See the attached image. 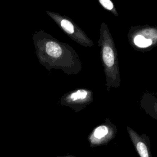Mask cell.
I'll return each mask as SVG.
<instances>
[{
	"mask_svg": "<svg viewBox=\"0 0 157 157\" xmlns=\"http://www.w3.org/2000/svg\"><path fill=\"white\" fill-rule=\"evenodd\" d=\"M98 42L101 48L102 62L106 76V85L109 88L117 87L120 83L117 51L112 35L105 23L101 24Z\"/></svg>",
	"mask_w": 157,
	"mask_h": 157,
	"instance_id": "obj_2",
	"label": "cell"
},
{
	"mask_svg": "<svg viewBox=\"0 0 157 157\" xmlns=\"http://www.w3.org/2000/svg\"><path fill=\"white\" fill-rule=\"evenodd\" d=\"M156 30L152 28H144L133 37V44L139 48H147L156 43Z\"/></svg>",
	"mask_w": 157,
	"mask_h": 157,
	"instance_id": "obj_6",
	"label": "cell"
},
{
	"mask_svg": "<svg viewBox=\"0 0 157 157\" xmlns=\"http://www.w3.org/2000/svg\"><path fill=\"white\" fill-rule=\"evenodd\" d=\"M47 13L58 25H59L63 30L77 43L85 47H92L93 45V41L86 35L84 31L69 19L55 12L47 11Z\"/></svg>",
	"mask_w": 157,
	"mask_h": 157,
	"instance_id": "obj_3",
	"label": "cell"
},
{
	"mask_svg": "<svg viewBox=\"0 0 157 157\" xmlns=\"http://www.w3.org/2000/svg\"><path fill=\"white\" fill-rule=\"evenodd\" d=\"M56 157H76V156H71V155H65V156H56Z\"/></svg>",
	"mask_w": 157,
	"mask_h": 157,
	"instance_id": "obj_9",
	"label": "cell"
},
{
	"mask_svg": "<svg viewBox=\"0 0 157 157\" xmlns=\"http://www.w3.org/2000/svg\"><path fill=\"white\" fill-rule=\"evenodd\" d=\"M127 131L140 157H152L150 151L149 143L147 142V138H145L143 136L139 135L130 127H127Z\"/></svg>",
	"mask_w": 157,
	"mask_h": 157,
	"instance_id": "obj_7",
	"label": "cell"
},
{
	"mask_svg": "<svg viewBox=\"0 0 157 157\" xmlns=\"http://www.w3.org/2000/svg\"><path fill=\"white\" fill-rule=\"evenodd\" d=\"M93 100V93L88 90L79 89L63 96L61 102L69 106L85 105Z\"/></svg>",
	"mask_w": 157,
	"mask_h": 157,
	"instance_id": "obj_5",
	"label": "cell"
},
{
	"mask_svg": "<svg viewBox=\"0 0 157 157\" xmlns=\"http://www.w3.org/2000/svg\"><path fill=\"white\" fill-rule=\"evenodd\" d=\"M115 126L110 123H103L93 129L88 137L89 144L91 147L107 144L113 139L116 134Z\"/></svg>",
	"mask_w": 157,
	"mask_h": 157,
	"instance_id": "obj_4",
	"label": "cell"
},
{
	"mask_svg": "<svg viewBox=\"0 0 157 157\" xmlns=\"http://www.w3.org/2000/svg\"><path fill=\"white\" fill-rule=\"evenodd\" d=\"M33 39L37 58L47 69H61L67 74L79 72L82 68L80 61L70 45L43 31L36 32Z\"/></svg>",
	"mask_w": 157,
	"mask_h": 157,
	"instance_id": "obj_1",
	"label": "cell"
},
{
	"mask_svg": "<svg viewBox=\"0 0 157 157\" xmlns=\"http://www.w3.org/2000/svg\"><path fill=\"white\" fill-rule=\"evenodd\" d=\"M99 2L104 8L108 10L112 11V13L115 14V15H118V13H117V11L115 9L114 5L110 0H99Z\"/></svg>",
	"mask_w": 157,
	"mask_h": 157,
	"instance_id": "obj_8",
	"label": "cell"
}]
</instances>
